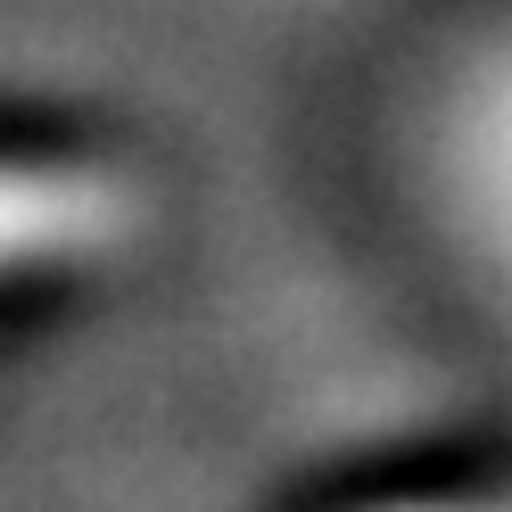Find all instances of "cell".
Returning <instances> with one entry per match:
<instances>
[{
  "instance_id": "obj_1",
  "label": "cell",
  "mask_w": 512,
  "mask_h": 512,
  "mask_svg": "<svg viewBox=\"0 0 512 512\" xmlns=\"http://www.w3.org/2000/svg\"><path fill=\"white\" fill-rule=\"evenodd\" d=\"M133 182L100 157L0 149V290L116 248L133 232Z\"/></svg>"
},
{
  "instance_id": "obj_2",
  "label": "cell",
  "mask_w": 512,
  "mask_h": 512,
  "mask_svg": "<svg viewBox=\"0 0 512 512\" xmlns=\"http://www.w3.org/2000/svg\"><path fill=\"white\" fill-rule=\"evenodd\" d=\"M397 512H471V504H397Z\"/></svg>"
}]
</instances>
